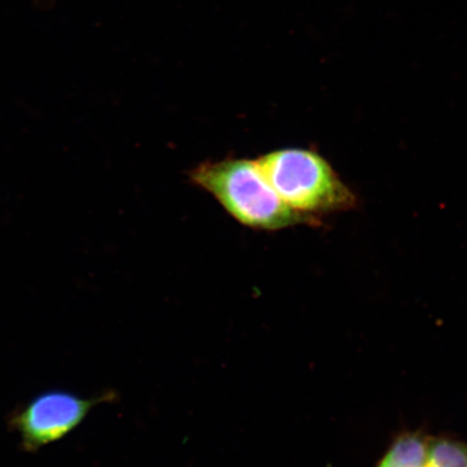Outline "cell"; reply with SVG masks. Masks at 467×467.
<instances>
[{"instance_id": "277c9868", "label": "cell", "mask_w": 467, "mask_h": 467, "mask_svg": "<svg viewBox=\"0 0 467 467\" xmlns=\"http://www.w3.org/2000/svg\"><path fill=\"white\" fill-rule=\"evenodd\" d=\"M430 437L422 431H405L389 443L376 467H424Z\"/></svg>"}, {"instance_id": "6da1fadb", "label": "cell", "mask_w": 467, "mask_h": 467, "mask_svg": "<svg viewBox=\"0 0 467 467\" xmlns=\"http://www.w3.org/2000/svg\"><path fill=\"white\" fill-rule=\"evenodd\" d=\"M190 177L234 219L251 229L275 231L306 221L280 200L254 161L203 162L192 169Z\"/></svg>"}, {"instance_id": "5b68a950", "label": "cell", "mask_w": 467, "mask_h": 467, "mask_svg": "<svg viewBox=\"0 0 467 467\" xmlns=\"http://www.w3.org/2000/svg\"><path fill=\"white\" fill-rule=\"evenodd\" d=\"M424 467H467V442L451 436L430 437Z\"/></svg>"}, {"instance_id": "3957f363", "label": "cell", "mask_w": 467, "mask_h": 467, "mask_svg": "<svg viewBox=\"0 0 467 467\" xmlns=\"http://www.w3.org/2000/svg\"><path fill=\"white\" fill-rule=\"evenodd\" d=\"M112 399V393L85 399L67 390H46L17 408L9 425L19 436L23 451L37 452L63 440L78 428L93 408Z\"/></svg>"}, {"instance_id": "7a4b0ae2", "label": "cell", "mask_w": 467, "mask_h": 467, "mask_svg": "<svg viewBox=\"0 0 467 467\" xmlns=\"http://www.w3.org/2000/svg\"><path fill=\"white\" fill-rule=\"evenodd\" d=\"M254 161L280 200L303 217L341 212L355 206L352 191L329 163L314 151L278 150Z\"/></svg>"}]
</instances>
